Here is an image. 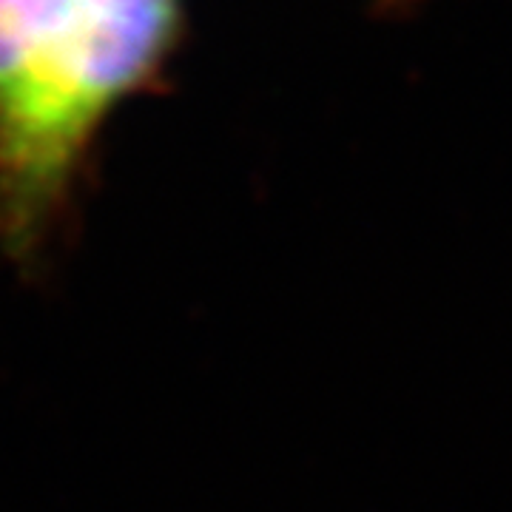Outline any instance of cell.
I'll list each match as a JSON object with an SVG mask.
<instances>
[{
    "label": "cell",
    "instance_id": "obj_1",
    "mask_svg": "<svg viewBox=\"0 0 512 512\" xmlns=\"http://www.w3.org/2000/svg\"><path fill=\"white\" fill-rule=\"evenodd\" d=\"M74 0H0V109L63 32Z\"/></svg>",
    "mask_w": 512,
    "mask_h": 512
}]
</instances>
